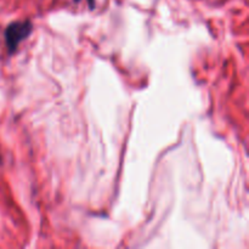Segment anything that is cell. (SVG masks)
I'll use <instances>...</instances> for the list:
<instances>
[{
	"instance_id": "1",
	"label": "cell",
	"mask_w": 249,
	"mask_h": 249,
	"mask_svg": "<svg viewBox=\"0 0 249 249\" xmlns=\"http://www.w3.org/2000/svg\"><path fill=\"white\" fill-rule=\"evenodd\" d=\"M32 31H33V24L28 19L10 23L5 29V43L9 53H14L18 48L19 43L28 38Z\"/></svg>"
},
{
	"instance_id": "2",
	"label": "cell",
	"mask_w": 249,
	"mask_h": 249,
	"mask_svg": "<svg viewBox=\"0 0 249 249\" xmlns=\"http://www.w3.org/2000/svg\"><path fill=\"white\" fill-rule=\"evenodd\" d=\"M75 1H79V0H75ZM88 2H89L90 9H92V7H95V1H94V0H88Z\"/></svg>"
}]
</instances>
